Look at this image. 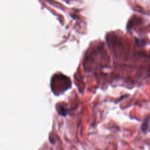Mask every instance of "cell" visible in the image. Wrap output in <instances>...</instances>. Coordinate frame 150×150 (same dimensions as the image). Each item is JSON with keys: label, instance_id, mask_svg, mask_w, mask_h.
<instances>
[{"label": "cell", "instance_id": "6da1fadb", "mask_svg": "<svg viewBox=\"0 0 150 150\" xmlns=\"http://www.w3.org/2000/svg\"><path fill=\"white\" fill-rule=\"evenodd\" d=\"M148 128V122H147V121L145 120L143 124H142V131H145Z\"/></svg>", "mask_w": 150, "mask_h": 150}]
</instances>
